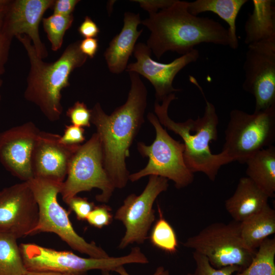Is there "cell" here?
I'll list each match as a JSON object with an SVG mask.
<instances>
[{
    "instance_id": "obj_1",
    "label": "cell",
    "mask_w": 275,
    "mask_h": 275,
    "mask_svg": "<svg viewBox=\"0 0 275 275\" xmlns=\"http://www.w3.org/2000/svg\"><path fill=\"white\" fill-rule=\"evenodd\" d=\"M130 89L126 102L107 115L100 103L91 109V123L96 127L103 155L104 169L114 187L122 188L129 180L126 159L144 122L147 90L139 74L128 72Z\"/></svg>"
},
{
    "instance_id": "obj_2",
    "label": "cell",
    "mask_w": 275,
    "mask_h": 275,
    "mask_svg": "<svg viewBox=\"0 0 275 275\" xmlns=\"http://www.w3.org/2000/svg\"><path fill=\"white\" fill-rule=\"evenodd\" d=\"M141 24L150 31L146 45L157 59L169 51L184 55L201 43L230 44L228 30L213 19L191 14L187 2L175 0Z\"/></svg>"
},
{
    "instance_id": "obj_3",
    "label": "cell",
    "mask_w": 275,
    "mask_h": 275,
    "mask_svg": "<svg viewBox=\"0 0 275 275\" xmlns=\"http://www.w3.org/2000/svg\"><path fill=\"white\" fill-rule=\"evenodd\" d=\"M16 37L25 48L30 63L24 97L38 106L50 121H57L63 112L61 91L69 86L72 72L88 58L79 49L80 41L70 43L55 62L46 63L38 56L26 35Z\"/></svg>"
},
{
    "instance_id": "obj_4",
    "label": "cell",
    "mask_w": 275,
    "mask_h": 275,
    "mask_svg": "<svg viewBox=\"0 0 275 275\" xmlns=\"http://www.w3.org/2000/svg\"><path fill=\"white\" fill-rule=\"evenodd\" d=\"M200 91L206 102L201 117L183 122H176L170 118L168 109L172 101L177 99L175 93L165 98L161 104L156 101L154 112L161 125L182 138L184 159L190 171L202 172L214 181L221 167L230 161L221 152L213 154L210 150V143L217 139L218 117L214 105L206 99L202 89Z\"/></svg>"
},
{
    "instance_id": "obj_5",
    "label": "cell",
    "mask_w": 275,
    "mask_h": 275,
    "mask_svg": "<svg viewBox=\"0 0 275 275\" xmlns=\"http://www.w3.org/2000/svg\"><path fill=\"white\" fill-rule=\"evenodd\" d=\"M221 152L230 163H245L259 151L275 141V104L250 114L238 109L230 113Z\"/></svg>"
},
{
    "instance_id": "obj_6",
    "label": "cell",
    "mask_w": 275,
    "mask_h": 275,
    "mask_svg": "<svg viewBox=\"0 0 275 275\" xmlns=\"http://www.w3.org/2000/svg\"><path fill=\"white\" fill-rule=\"evenodd\" d=\"M26 182L33 191L39 210L38 222L33 235L41 232L54 233L72 249L90 257H109L101 247L94 242H87L73 229L68 213L57 199L63 182L38 177Z\"/></svg>"
},
{
    "instance_id": "obj_7",
    "label": "cell",
    "mask_w": 275,
    "mask_h": 275,
    "mask_svg": "<svg viewBox=\"0 0 275 275\" xmlns=\"http://www.w3.org/2000/svg\"><path fill=\"white\" fill-rule=\"evenodd\" d=\"M19 246L24 266L29 271L68 273L94 269L114 271L125 264L149 262L137 246L132 248L126 256L94 258H83L70 251H57L34 243H21Z\"/></svg>"
},
{
    "instance_id": "obj_8",
    "label": "cell",
    "mask_w": 275,
    "mask_h": 275,
    "mask_svg": "<svg viewBox=\"0 0 275 275\" xmlns=\"http://www.w3.org/2000/svg\"><path fill=\"white\" fill-rule=\"evenodd\" d=\"M183 245L205 256L215 268L236 266L241 271L250 265L257 251L244 244L240 222L234 221L211 224L188 238Z\"/></svg>"
},
{
    "instance_id": "obj_9",
    "label": "cell",
    "mask_w": 275,
    "mask_h": 275,
    "mask_svg": "<svg viewBox=\"0 0 275 275\" xmlns=\"http://www.w3.org/2000/svg\"><path fill=\"white\" fill-rule=\"evenodd\" d=\"M147 118L155 129L156 137L149 146L138 143V150L143 156L148 157V163L142 170L129 175V180L134 182L146 176L156 175L173 181L178 189L188 186L194 175L184 161L183 144L168 133L155 115L149 113Z\"/></svg>"
},
{
    "instance_id": "obj_10",
    "label": "cell",
    "mask_w": 275,
    "mask_h": 275,
    "mask_svg": "<svg viewBox=\"0 0 275 275\" xmlns=\"http://www.w3.org/2000/svg\"><path fill=\"white\" fill-rule=\"evenodd\" d=\"M66 176L60 193L66 204L78 193L93 188L101 191L96 196L97 201H109L115 188L104 169L101 143L96 132L74 153Z\"/></svg>"
},
{
    "instance_id": "obj_11",
    "label": "cell",
    "mask_w": 275,
    "mask_h": 275,
    "mask_svg": "<svg viewBox=\"0 0 275 275\" xmlns=\"http://www.w3.org/2000/svg\"><path fill=\"white\" fill-rule=\"evenodd\" d=\"M168 181L166 178L150 175L147 185L140 195L132 194L124 200L114 217L125 228L119 249H123L133 243L144 242L155 218L153 204L157 197L168 189Z\"/></svg>"
},
{
    "instance_id": "obj_12",
    "label": "cell",
    "mask_w": 275,
    "mask_h": 275,
    "mask_svg": "<svg viewBox=\"0 0 275 275\" xmlns=\"http://www.w3.org/2000/svg\"><path fill=\"white\" fill-rule=\"evenodd\" d=\"M243 69V89L255 98L254 112L275 104V39L248 45Z\"/></svg>"
},
{
    "instance_id": "obj_13",
    "label": "cell",
    "mask_w": 275,
    "mask_h": 275,
    "mask_svg": "<svg viewBox=\"0 0 275 275\" xmlns=\"http://www.w3.org/2000/svg\"><path fill=\"white\" fill-rule=\"evenodd\" d=\"M38 219V206L26 181L0 191V231L17 239L33 235Z\"/></svg>"
},
{
    "instance_id": "obj_14",
    "label": "cell",
    "mask_w": 275,
    "mask_h": 275,
    "mask_svg": "<svg viewBox=\"0 0 275 275\" xmlns=\"http://www.w3.org/2000/svg\"><path fill=\"white\" fill-rule=\"evenodd\" d=\"M151 52L146 44L136 43L133 52L136 61L128 64L125 70L147 78L155 89L156 101H162L169 95L180 91L173 86L175 76L185 66L196 62L200 54L195 48L170 63H161L151 58Z\"/></svg>"
},
{
    "instance_id": "obj_15",
    "label": "cell",
    "mask_w": 275,
    "mask_h": 275,
    "mask_svg": "<svg viewBox=\"0 0 275 275\" xmlns=\"http://www.w3.org/2000/svg\"><path fill=\"white\" fill-rule=\"evenodd\" d=\"M53 0L3 1L4 17L1 32L13 38L26 35L31 40L38 56L43 59L47 51L42 42L39 24L45 12L52 8Z\"/></svg>"
},
{
    "instance_id": "obj_16",
    "label": "cell",
    "mask_w": 275,
    "mask_h": 275,
    "mask_svg": "<svg viewBox=\"0 0 275 275\" xmlns=\"http://www.w3.org/2000/svg\"><path fill=\"white\" fill-rule=\"evenodd\" d=\"M40 131L33 122L29 121L0 133V162L23 182L34 178L31 156Z\"/></svg>"
},
{
    "instance_id": "obj_17",
    "label": "cell",
    "mask_w": 275,
    "mask_h": 275,
    "mask_svg": "<svg viewBox=\"0 0 275 275\" xmlns=\"http://www.w3.org/2000/svg\"><path fill=\"white\" fill-rule=\"evenodd\" d=\"M60 136L43 131L39 132L31 156L34 177L64 181L72 156L80 145L63 144Z\"/></svg>"
},
{
    "instance_id": "obj_18",
    "label": "cell",
    "mask_w": 275,
    "mask_h": 275,
    "mask_svg": "<svg viewBox=\"0 0 275 275\" xmlns=\"http://www.w3.org/2000/svg\"><path fill=\"white\" fill-rule=\"evenodd\" d=\"M141 21L139 13H124L122 29L111 40L104 53L108 69L112 73L120 74L126 70L136 41L143 32V30H138Z\"/></svg>"
},
{
    "instance_id": "obj_19",
    "label": "cell",
    "mask_w": 275,
    "mask_h": 275,
    "mask_svg": "<svg viewBox=\"0 0 275 275\" xmlns=\"http://www.w3.org/2000/svg\"><path fill=\"white\" fill-rule=\"evenodd\" d=\"M269 197L248 177L240 178L232 196L225 201L228 213L237 222H241L268 205Z\"/></svg>"
},
{
    "instance_id": "obj_20",
    "label": "cell",
    "mask_w": 275,
    "mask_h": 275,
    "mask_svg": "<svg viewBox=\"0 0 275 275\" xmlns=\"http://www.w3.org/2000/svg\"><path fill=\"white\" fill-rule=\"evenodd\" d=\"M253 9L244 25L245 44L275 39V5L272 0H253Z\"/></svg>"
},
{
    "instance_id": "obj_21",
    "label": "cell",
    "mask_w": 275,
    "mask_h": 275,
    "mask_svg": "<svg viewBox=\"0 0 275 275\" xmlns=\"http://www.w3.org/2000/svg\"><path fill=\"white\" fill-rule=\"evenodd\" d=\"M246 174L269 198L275 196V147L264 148L251 156L245 163Z\"/></svg>"
},
{
    "instance_id": "obj_22",
    "label": "cell",
    "mask_w": 275,
    "mask_h": 275,
    "mask_svg": "<svg viewBox=\"0 0 275 275\" xmlns=\"http://www.w3.org/2000/svg\"><path fill=\"white\" fill-rule=\"evenodd\" d=\"M248 2V0H196L187 2V9L191 14L196 16L203 12H211L225 21L229 26V46L236 49L238 47L236 20L241 8Z\"/></svg>"
},
{
    "instance_id": "obj_23",
    "label": "cell",
    "mask_w": 275,
    "mask_h": 275,
    "mask_svg": "<svg viewBox=\"0 0 275 275\" xmlns=\"http://www.w3.org/2000/svg\"><path fill=\"white\" fill-rule=\"evenodd\" d=\"M240 233L246 246L256 251L268 236L275 233V210L268 204L240 222Z\"/></svg>"
},
{
    "instance_id": "obj_24",
    "label": "cell",
    "mask_w": 275,
    "mask_h": 275,
    "mask_svg": "<svg viewBox=\"0 0 275 275\" xmlns=\"http://www.w3.org/2000/svg\"><path fill=\"white\" fill-rule=\"evenodd\" d=\"M17 238L0 231V275H25L24 266Z\"/></svg>"
},
{
    "instance_id": "obj_25",
    "label": "cell",
    "mask_w": 275,
    "mask_h": 275,
    "mask_svg": "<svg viewBox=\"0 0 275 275\" xmlns=\"http://www.w3.org/2000/svg\"><path fill=\"white\" fill-rule=\"evenodd\" d=\"M275 239L267 238L259 246L250 265L235 275H275Z\"/></svg>"
},
{
    "instance_id": "obj_26",
    "label": "cell",
    "mask_w": 275,
    "mask_h": 275,
    "mask_svg": "<svg viewBox=\"0 0 275 275\" xmlns=\"http://www.w3.org/2000/svg\"><path fill=\"white\" fill-rule=\"evenodd\" d=\"M159 218L155 223L150 234V241L156 248L169 254L176 252L178 241L176 233L171 225L163 216L159 206Z\"/></svg>"
},
{
    "instance_id": "obj_27",
    "label": "cell",
    "mask_w": 275,
    "mask_h": 275,
    "mask_svg": "<svg viewBox=\"0 0 275 275\" xmlns=\"http://www.w3.org/2000/svg\"><path fill=\"white\" fill-rule=\"evenodd\" d=\"M74 20L72 14L68 16L53 14L42 18L43 26L53 51L62 46L65 32L71 26Z\"/></svg>"
},
{
    "instance_id": "obj_28",
    "label": "cell",
    "mask_w": 275,
    "mask_h": 275,
    "mask_svg": "<svg viewBox=\"0 0 275 275\" xmlns=\"http://www.w3.org/2000/svg\"><path fill=\"white\" fill-rule=\"evenodd\" d=\"M193 256L196 265L195 270L186 275H232L235 272L241 271L236 266L215 268L210 264L205 256L196 252H194Z\"/></svg>"
},
{
    "instance_id": "obj_29",
    "label": "cell",
    "mask_w": 275,
    "mask_h": 275,
    "mask_svg": "<svg viewBox=\"0 0 275 275\" xmlns=\"http://www.w3.org/2000/svg\"><path fill=\"white\" fill-rule=\"evenodd\" d=\"M66 116L72 125L83 128L91 126V110L83 102H75L66 111Z\"/></svg>"
},
{
    "instance_id": "obj_30",
    "label": "cell",
    "mask_w": 275,
    "mask_h": 275,
    "mask_svg": "<svg viewBox=\"0 0 275 275\" xmlns=\"http://www.w3.org/2000/svg\"><path fill=\"white\" fill-rule=\"evenodd\" d=\"M111 211L110 207L106 205L95 206L86 220L90 225L97 228H102L111 223L113 216Z\"/></svg>"
},
{
    "instance_id": "obj_31",
    "label": "cell",
    "mask_w": 275,
    "mask_h": 275,
    "mask_svg": "<svg viewBox=\"0 0 275 275\" xmlns=\"http://www.w3.org/2000/svg\"><path fill=\"white\" fill-rule=\"evenodd\" d=\"M67 204L74 212L78 220H86L95 207L94 203L89 202L87 198L76 196L71 199Z\"/></svg>"
},
{
    "instance_id": "obj_32",
    "label": "cell",
    "mask_w": 275,
    "mask_h": 275,
    "mask_svg": "<svg viewBox=\"0 0 275 275\" xmlns=\"http://www.w3.org/2000/svg\"><path fill=\"white\" fill-rule=\"evenodd\" d=\"M85 141V129L83 127L72 124L66 125L60 141L67 145H78Z\"/></svg>"
},
{
    "instance_id": "obj_33",
    "label": "cell",
    "mask_w": 275,
    "mask_h": 275,
    "mask_svg": "<svg viewBox=\"0 0 275 275\" xmlns=\"http://www.w3.org/2000/svg\"><path fill=\"white\" fill-rule=\"evenodd\" d=\"M140 7L148 12L149 14H154L159 11L172 5L175 0H134Z\"/></svg>"
},
{
    "instance_id": "obj_34",
    "label": "cell",
    "mask_w": 275,
    "mask_h": 275,
    "mask_svg": "<svg viewBox=\"0 0 275 275\" xmlns=\"http://www.w3.org/2000/svg\"><path fill=\"white\" fill-rule=\"evenodd\" d=\"M79 34L85 38H95L100 32L96 23L88 16H86L78 28Z\"/></svg>"
},
{
    "instance_id": "obj_35",
    "label": "cell",
    "mask_w": 275,
    "mask_h": 275,
    "mask_svg": "<svg viewBox=\"0 0 275 275\" xmlns=\"http://www.w3.org/2000/svg\"><path fill=\"white\" fill-rule=\"evenodd\" d=\"M79 0H56L52 8L53 14L68 16L72 14Z\"/></svg>"
},
{
    "instance_id": "obj_36",
    "label": "cell",
    "mask_w": 275,
    "mask_h": 275,
    "mask_svg": "<svg viewBox=\"0 0 275 275\" xmlns=\"http://www.w3.org/2000/svg\"><path fill=\"white\" fill-rule=\"evenodd\" d=\"M12 38L0 32V76L5 72V65L7 61Z\"/></svg>"
},
{
    "instance_id": "obj_37",
    "label": "cell",
    "mask_w": 275,
    "mask_h": 275,
    "mask_svg": "<svg viewBox=\"0 0 275 275\" xmlns=\"http://www.w3.org/2000/svg\"><path fill=\"white\" fill-rule=\"evenodd\" d=\"M98 48V40L95 38H85L80 41L79 49L85 55L92 59Z\"/></svg>"
},
{
    "instance_id": "obj_38",
    "label": "cell",
    "mask_w": 275,
    "mask_h": 275,
    "mask_svg": "<svg viewBox=\"0 0 275 275\" xmlns=\"http://www.w3.org/2000/svg\"><path fill=\"white\" fill-rule=\"evenodd\" d=\"M164 270V268L163 266H159L156 268L152 275H161ZM114 271L118 273L120 275H130L123 266H120L116 268ZM109 271L108 270H101L102 275H111Z\"/></svg>"
},
{
    "instance_id": "obj_39",
    "label": "cell",
    "mask_w": 275,
    "mask_h": 275,
    "mask_svg": "<svg viewBox=\"0 0 275 275\" xmlns=\"http://www.w3.org/2000/svg\"><path fill=\"white\" fill-rule=\"evenodd\" d=\"M25 275H89L87 272L62 273L56 272H34L27 271Z\"/></svg>"
},
{
    "instance_id": "obj_40",
    "label": "cell",
    "mask_w": 275,
    "mask_h": 275,
    "mask_svg": "<svg viewBox=\"0 0 275 275\" xmlns=\"http://www.w3.org/2000/svg\"><path fill=\"white\" fill-rule=\"evenodd\" d=\"M4 17V9L3 5V0L0 1V32L3 26Z\"/></svg>"
},
{
    "instance_id": "obj_41",
    "label": "cell",
    "mask_w": 275,
    "mask_h": 275,
    "mask_svg": "<svg viewBox=\"0 0 275 275\" xmlns=\"http://www.w3.org/2000/svg\"><path fill=\"white\" fill-rule=\"evenodd\" d=\"M161 275H170V274L168 270H164Z\"/></svg>"
},
{
    "instance_id": "obj_42",
    "label": "cell",
    "mask_w": 275,
    "mask_h": 275,
    "mask_svg": "<svg viewBox=\"0 0 275 275\" xmlns=\"http://www.w3.org/2000/svg\"><path fill=\"white\" fill-rule=\"evenodd\" d=\"M2 80L0 78V88H1V86H2ZM1 95H0V102H1Z\"/></svg>"
}]
</instances>
